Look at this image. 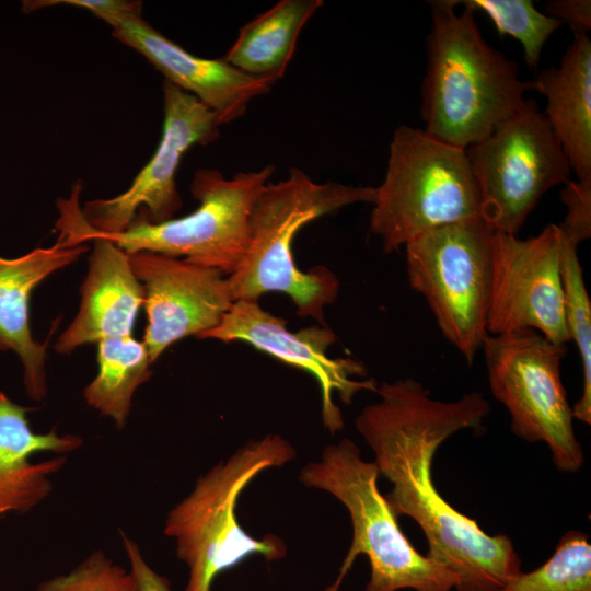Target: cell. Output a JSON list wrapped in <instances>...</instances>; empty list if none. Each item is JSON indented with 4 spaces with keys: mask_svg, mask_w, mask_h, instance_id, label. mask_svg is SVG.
<instances>
[{
    "mask_svg": "<svg viewBox=\"0 0 591 591\" xmlns=\"http://www.w3.org/2000/svg\"><path fill=\"white\" fill-rule=\"evenodd\" d=\"M534 82L546 97L544 113L578 178L591 176V40L575 34L558 67L541 70Z\"/></svg>",
    "mask_w": 591,
    "mask_h": 591,
    "instance_id": "obj_19",
    "label": "cell"
},
{
    "mask_svg": "<svg viewBox=\"0 0 591 591\" xmlns=\"http://www.w3.org/2000/svg\"><path fill=\"white\" fill-rule=\"evenodd\" d=\"M123 543L130 561L132 575L138 591H172L170 581L157 573L143 559L137 544L121 534Z\"/></svg>",
    "mask_w": 591,
    "mask_h": 591,
    "instance_id": "obj_28",
    "label": "cell"
},
{
    "mask_svg": "<svg viewBox=\"0 0 591 591\" xmlns=\"http://www.w3.org/2000/svg\"><path fill=\"white\" fill-rule=\"evenodd\" d=\"M322 0H281L246 23L223 59L240 71L276 83L286 72L299 35Z\"/></svg>",
    "mask_w": 591,
    "mask_h": 591,
    "instance_id": "obj_20",
    "label": "cell"
},
{
    "mask_svg": "<svg viewBox=\"0 0 591 591\" xmlns=\"http://www.w3.org/2000/svg\"><path fill=\"white\" fill-rule=\"evenodd\" d=\"M429 4L431 27L420 89L422 129L466 149L513 115L536 84L523 81L518 63L485 40L470 8L457 13L456 0Z\"/></svg>",
    "mask_w": 591,
    "mask_h": 591,
    "instance_id": "obj_2",
    "label": "cell"
},
{
    "mask_svg": "<svg viewBox=\"0 0 591 591\" xmlns=\"http://www.w3.org/2000/svg\"><path fill=\"white\" fill-rule=\"evenodd\" d=\"M465 151L482 218L494 232L518 235L542 196L571 174L560 142L532 99Z\"/></svg>",
    "mask_w": 591,
    "mask_h": 591,
    "instance_id": "obj_10",
    "label": "cell"
},
{
    "mask_svg": "<svg viewBox=\"0 0 591 591\" xmlns=\"http://www.w3.org/2000/svg\"><path fill=\"white\" fill-rule=\"evenodd\" d=\"M546 14L567 23L573 34H587L591 28L590 0H553L546 4Z\"/></svg>",
    "mask_w": 591,
    "mask_h": 591,
    "instance_id": "obj_27",
    "label": "cell"
},
{
    "mask_svg": "<svg viewBox=\"0 0 591 591\" xmlns=\"http://www.w3.org/2000/svg\"><path fill=\"white\" fill-rule=\"evenodd\" d=\"M494 231L483 218L428 230L406 243L410 287L468 364L487 336Z\"/></svg>",
    "mask_w": 591,
    "mask_h": 591,
    "instance_id": "obj_8",
    "label": "cell"
},
{
    "mask_svg": "<svg viewBox=\"0 0 591 591\" xmlns=\"http://www.w3.org/2000/svg\"><path fill=\"white\" fill-rule=\"evenodd\" d=\"M86 10L112 27V35L142 55L178 89L210 108L220 125L242 117L248 103L275 84L251 77L223 57L195 56L165 37L142 18V3L126 0H90Z\"/></svg>",
    "mask_w": 591,
    "mask_h": 591,
    "instance_id": "obj_14",
    "label": "cell"
},
{
    "mask_svg": "<svg viewBox=\"0 0 591 591\" xmlns=\"http://www.w3.org/2000/svg\"><path fill=\"white\" fill-rule=\"evenodd\" d=\"M86 242H93V251L81 286L80 308L55 344V350L62 355L85 344L131 335L144 301L128 254L103 236H91Z\"/></svg>",
    "mask_w": 591,
    "mask_h": 591,
    "instance_id": "obj_16",
    "label": "cell"
},
{
    "mask_svg": "<svg viewBox=\"0 0 591 591\" xmlns=\"http://www.w3.org/2000/svg\"><path fill=\"white\" fill-rule=\"evenodd\" d=\"M563 234V233H561ZM561 274L565 320L569 339L582 364V392L572 407L573 419L591 425V302L584 285L577 246L563 237Z\"/></svg>",
    "mask_w": 591,
    "mask_h": 591,
    "instance_id": "obj_22",
    "label": "cell"
},
{
    "mask_svg": "<svg viewBox=\"0 0 591 591\" xmlns=\"http://www.w3.org/2000/svg\"><path fill=\"white\" fill-rule=\"evenodd\" d=\"M375 393L379 401L362 408L355 426L392 484L384 496L392 511L418 524L428 544L425 555L456 577L457 591H499L521 571L512 541L489 535L449 505L432 478L438 448L461 430L479 429L488 402L479 392L434 399L413 378L383 382Z\"/></svg>",
    "mask_w": 591,
    "mask_h": 591,
    "instance_id": "obj_1",
    "label": "cell"
},
{
    "mask_svg": "<svg viewBox=\"0 0 591 591\" xmlns=\"http://www.w3.org/2000/svg\"><path fill=\"white\" fill-rule=\"evenodd\" d=\"M560 199L567 209L559 224L563 237L578 247L591 235V176L566 182Z\"/></svg>",
    "mask_w": 591,
    "mask_h": 591,
    "instance_id": "obj_26",
    "label": "cell"
},
{
    "mask_svg": "<svg viewBox=\"0 0 591 591\" xmlns=\"http://www.w3.org/2000/svg\"><path fill=\"white\" fill-rule=\"evenodd\" d=\"M563 244L556 223L529 239L494 232L488 334L534 329L556 344L570 340L565 320Z\"/></svg>",
    "mask_w": 591,
    "mask_h": 591,
    "instance_id": "obj_11",
    "label": "cell"
},
{
    "mask_svg": "<svg viewBox=\"0 0 591 591\" xmlns=\"http://www.w3.org/2000/svg\"><path fill=\"white\" fill-rule=\"evenodd\" d=\"M147 346L131 335L97 343L99 372L83 391L85 402L111 417L121 429L128 418L135 391L147 382L152 364Z\"/></svg>",
    "mask_w": 591,
    "mask_h": 591,
    "instance_id": "obj_21",
    "label": "cell"
},
{
    "mask_svg": "<svg viewBox=\"0 0 591 591\" xmlns=\"http://www.w3.org/2000/svg\"><path fill=\"white\" fill-rule=\"evenodd\" d=\"M380 473L361 457L348 438L327 445L315 462L304 465L300 482L333 495L348 510L352 540L335 581L325 591H339L357 556L366 555L370 579L364 591H452L456 577L421 555L401 530L397 517L378 487Z\"/></svg>",
    "mask_w": 591,
    "mask_h": 591,
    "instance_id": "obj_6",
    "label": "cell"
},
{
    "mask_svg": "<svg viewBox=\"0 0 591 591\" xmlns=\"http://www.w3.org/2000/svg\"><path fill=\"white\" fill-rule=\"evenodd\" d=\"M23 407L0 392V515L9 511H27L39 503L51 490L48 476L59 471L65 456L40 463L30 459L36 452L58 454L71 452L82 445L78 436L35 433Z\"/></svg>",
    "mask_w": 591,
    "mask_h": 591,
    "instance_id": "obj_18",
    "label": "cell"
},
{
    "mask_svg": "<svg viewBox=\"0 0 591 591\" xmlns=\"http://www.w3.org/2000/svg\"><path fill=\"white\" fill-rule=\"evenodd\" d=\"M296 455L294 448L279 434L250 441L200 476L193 491L171 509L164 534L175 538L177 557L188 568L185 591H210L219 573L250 556L275 561L287 555L279 536L250 535L235 510L240 495L258 474L282 466Z\"/></svg>",
    "mask_w": 591,
    "mask_h": 591,
    "instance_id": "obj_5",
    "label": "cell"
},
{
    "mask_svg": "<svg viewBox=\"0 0 591 591\" xmlns=\"http://www.w3.org/2000/svg\"><path fill=\"white\" fill-rule=\"evenodd\" d=\"M372 205L370 231L385 253L428 230L482 218L465 149L406 125L394 130L385 176Z\"/></svg>",
    "mask_w": 591,
    "mask_h": 591,
    "instance_id": "obj_7",
    "label": "cell"
},
{
    "mask_svg": "<svg viewBox=\"0 0 591 591\" xmlns=\"http://www.w3.org/2000/svg\"><path fill=\"white\" fill-rule=\"evenodd\" d=\"M482 349L489 389L507 408L512 432L529 442H545L559 472L580 471L584 454L560 374L566 345L520 329L487 334Z\"/></svg>",
    "mask_w": 591,
    "mask_h": 591,
    "instance_id": "obj_9",
    "label": "cell"
},
{
    "mask_svg": "<svg viewBox=\"0 0 591 591\" xmlns=\"http://www.w3.org/2000/svg\"><path fill=\"white\" fill-rule=\"evenodd\" d=\"M374 196L375 187L316 183L299 169L268 183L252 209L247 251L228 276L234 301H258L268 292H281L290 297L299 316L324 325V310L337 299L339 279L325 266L299 269L293 237L309 222L346 206L372 204Z\"/></svg>",
    "mask_w": 591,
    "mask_h": 591,
    "instance_id": "obj_3",
    "label": "cell"
},
{
    "mask_svg": "<svg viewBox=\"0 0 591 591\" xmlns=\"http://www.w3.org/2000/svg\"><path fill=\"white\" fill-rule=\"evenodd\" d=\"M128 256L144 292L142 341L152 362L172 344L216 327L234 303L228 277L219 269L151 252Z\"/></svg>",
    "mask_w": 591,
    "mask_h": 591,
    "instance_id": "obj_15",
    "label": "cell"
},
{
    "mask_svg": "<svg viewBox=\"0 0 591 591\" xmlns=\"http://www.w3.org/2000/svg\"><path fill=\"white\" fill-rule=\"evenodd\" d=\"M89 247H65L60 241L16 258L0 256V351L13 350L24 368L26 393L42 401L47 393V341H36L30 326L33 290L56 270L76 262Z\"/></svg>",
    "mask_w": 591,
    "mask_h": 591,
    "instance_id": "obj_17",
    "label": "cell"
},
{
    "mask_svg": "<svg viewBox=\"0 0 591 591\" xmlns=\"http://www.w3.org/2000/svg\"><path fill=\"white\" fill-rule=\"evenodd\" d=\"M37 591H138L130 572L96 551L66 575L42 582Z\"/></svg>",
    "mask_w": 591,
    "mask_h": 591,
    "instance_id": "obj_25",
    "label": "cell"
},
{
    "mask_svg": "<svg viewBox=\"0 0 591 591\" xmlns=\"http://www.w3.org/2000/svg\"><path fill=\"white\" fill-rule=\"evenodd\" d=\"M474 12H483L500 36L517 39L530 69H536L545 43L561 23L535 8L531 0H466L457 1Z\"/></svg>",
    "mask_w": 591,
    "mask_h": 591,
    "instance_id": "obj_24",
    "label": "cell"
},
{
    "mask_svg": "<svg viewBox=\"0 0 591 591\" xmlns=\"http://www.w3.org/2000/svg\"><path fill=\"white\" fill-rule=\"evenodd\" d=\"M163 127L155 152L127 190L85 202L82 213L100 234L125 231L139 215L151 223L167 221L182 208L175 175L182 158L195 144L213 142L220 134L216 114L194 95L163 83Z\"/></svg>",
    "mask_w": 591,
    "mask_h": 591,
    "instance_id": "obj_12",
    "label": "cell"
},
{
    "mask_svg": "<svg viewBox=\"0 0 591 591\" xmlns=\"http://www.w3.org/2000/svg\"><path fill=\"white\" fill-rule=\"evenodd\" d=\"M499 591H591V544L581 531H568L538 568L520 571Z\"/></svg>",
    "mask_w": 591,
    "mask_h": 591,
    "instance_id": "obj_23",
    "label": "cell"
},
{
    "mask_svg": "<svg viewBox=\"0 0 591 591\" xmlns=\"http://www.w3.org/2000/svg\"><path fill=\"white\" fill-rule=\"evenodd\" d=\"M274 171L269 164L225 178L218 170H198L189 188L199 205L192 213L160 223L137 215L125 231L116 234H100L89 227L79 207L80 192L73 189L69 199L58 201V240L62 246L72 247L91 236H103L127 254L151 252L183 257L229 276L247 251L252 209Z\"/></svg>",
    "mask_w": 591,
    "mask_h": 591,
    "instance_id": "obj_4",
    "label": "cell"
},
{
    "mask_svg": "<svg viewBox=\"0 0 591 591\" xmlns=\"http://www.w3.org/2000/svg\"><path fill=\"white\" fill-rule=\"evenodd\" d=\"M288 322L264 310L258 301H234L220 323L197 336L223 343L245 341L283 363L310 373L318 383L322 398V420L331 433L344 428L340 408L334 393L344 404H350L360 391L375 392L373 379L358 380L367 373L364 366L351 358H331L327 349L337 337L324 325L291 332Z\"/></svg>",
    "mask_w": 591,
    "mask_h": 591,
    "instance_id": "obj_13",
    "label": "cell"
}]
</instances>
